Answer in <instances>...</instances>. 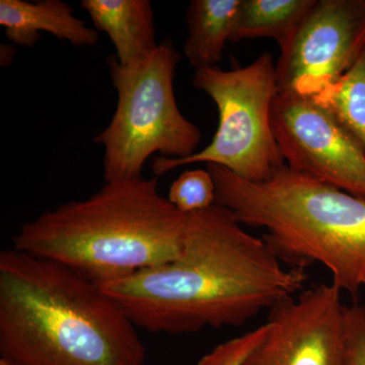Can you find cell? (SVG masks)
I'll list each match as a JSON object with an SVG mask.
<instances>
[{
    "instance_id": "obj_1",
    "label": "cell",
    "mask_w": 365,
    "mask_h": 365,
    "mask_svg": "<svg viewBox=\"0 0 365 365\" xmlns=\"http://www.w3.org/2000/svg\"><path fill=\"white\" fill-rule=\"evenodd\" d=\"M307 280L306 270L284 267L263 239L215 204L188 215L176 258L98 287L137 328L181 335L244 326Z\"/></svg>"
},
{
    "instance_id": "obj_2",
    "label": "cell",
    "mask_w": 365,
    "mask_h": 365,
    "mask_svg": "<svg viewBox=\"0 0 365 365\" xmlns=\"http://www.w3.org/2000/svg\"><path fill=\"white\" fill-rule=\"evenodd\" d=\"M137 329L73 269L14 248L0 253V359L9 365H144Z\"/></svg>"
},
{
    "instance_id": "obj_3",
    "label": "cell",
    "mask_w": 365,
    "mask_h": 365,
    "mask_svg": "<svg viewBox=\"0 0 365 365\" xmlns=\"http://www.w3.org/2000/svg\"><path fill=\"white\" fill-rule=\"evenodd\" d=\"M187 220L160 195L157 177L106 182L88 198L24 223L13 248L63 264L101 285L176 258Z\"/></svg>"
},
{
    "instance_id": "obj_4",
    "label": "cell",
    "mask_w": 365,
    "mask_h": 365,
    "mask_svg": "<svg viewBox=\"0 0 365 365\" xmlns=\"http://www.w3.org/2000/svg\"><path fill=\"white\" fill-rule=\"evenodd\" d=\"M216 204L242 225L265 230L262 239L288 268L321 264L332 284L357 295L365 290V199L290 169L252 182L207 165Z\"/></svg>"
},
{
    "instance_id": "obj_5",
    "label": "cell",
    "mask_w": 365,
    "mask_h": 365,
    "mask_svg": "<svg viewBox=\"0 0 365 365\" xmlns=\"http://www.w3.org/2000/svg\"><path fill=\"white\" fill-rule=\"evenodd\" d=\"M180 58L172 43L165 41L133 66H121L114 56L108 60L117 107L110 124L95 138L105 148L106 182L143 177L153 153L186 158L198 151L202 133L182 116L175 97Z\"/></svg>"
},
{
    "instance_id": "obj_6",
    "label": "cell",
    "mask_w": 365,
    "mask_h": 365,
    "mask_svg": "<svg viewBox=\"0 0 365 365\" xmlns=\"http://www.w3.org/2000/svg\"><path fill=\"white\" fill-rule=\"evenodd\" d=\"M192 83L217 107V130L211 143L191 157L155 158L151 165L155 177L184 165L205 163L225 168L242 179L263 182L285 165L271 124L278 86L270 53L232 71L217 66L199 69Z\"/></svg>"
},
{
    "instance_id": "obj_7",
    "label": "cell",
    "mask_w": 365,
    "mask_h": 365,
    "mask_svg": "<svg viewBox=\"0 0 365 365\" xmlns=\"http://www.w3.org/2000/svg\"><path fill=\"white\" fill-rule=\"evenodd\" d=\"M271 124L287 167L365 199V151L332 113L312 98L278 91Z\"/></svg>"
},
{
    "instance_id": "obj_8",
    "label": "cell",
    "mask_w": 365,
    "mask_h": 365,
    "mask_svg": "<svg viewBox=\"0 0 365 365\" xmlns=\"http://www.w3.org/2000/svg\"><path fill=\"white\" fill-rule=\"evenodd\" d=\"M365 47V0H317L276 62L278 91L314 97L351 68Z\"/></svg>"
},
{
    "instance_id": "obj_9",
    "label": "cell",
    "mask_w": 365,
    "mask_h": 365,
    "mask_svg": "<svg viewBox=\"0 0 365 365\" xmlns=\"http://www.w3.org/2000/svg\"><path fill=\"white\" fill-rule=\"evenodd\" d=\"M268 331L245 365H344L345 304L332 283L269 309Z\"/></svg>"
},
{
    "instance_id": "obj_10",
    "label": "cell",
    "mask_w": 365,
    "mask_h": 365,
    "mask_svg": "<svg viewBox=\"0 0 365 365\" xmlns=\"http://www.w3.org/2000/svg\"><path fill=\"white\" fill-rule=\"evenodd\" d=\"M0 25L7 39L25 47L35 45L40 32L78 47L96 45L98 40L97 30L76 18L72 7L61 0H0Z\"/></svg>"
},
{
    "instance_id": "obj_11",
    "label": "cell",
    "mask_w": 365,
    "mask_h": 365,
    "mask_svg": "<svg viewBox=\"0 0 365 365\" xmlns=\"http://www.w3.org/2000/svg\"><path fill=\"white\" fill-rule=\"evenodd\" d=\"M98 30L109 36L121 66L138 63L158 48L150 0H83Z\"/></svg>"
},
{
    "instance_id": "obj_12",
    "label": "cell",
    "mask_w": 365,
    "mask_h": 365,
    "mask_svg": "<svg viewBox=\"0 0 365 365\" xmlns=\"http://www.w3.org/2000/svg\"><path fill=\"white\" fill-rule=\"evenodd\" d=\"M242 0H193L187 11L184 54L196 71L216 67L232 40Z\"/></svg>"
},
{
    "instance_id": "obj_13",
    "label": "cell",
    "mask_w": 365,
    "mask_h": 365,
    "mask_svg": "<svg viewBox=\"0 0 365 365\" xmlns=\"http://www.w3.org/2000/svg\"><path fill=\"white\" fill-rule=\"evenodd\" d=\"M317 0H242L230 42L270 38L287 44Z\"/></svg>"
},
{
    "instance_id": "obj_14",
    "label": "cell",
    "mask_w": 365,
    "mask_h": 365,
    "mask_svg": "<svg viewBox=\"0 0 365 365\" xmlns=\"http://www.w3.org/2000/svg\"><path fill=\"white\" fill-rule=\"evenodd\" d=\"M312 98L332 113L365 151V47L344 76Z\"/></svg>"
},
{
    "instance_id": "obj_15",
    "label": "cell",
    "mask_w": 365,
    "mask_h": 365,
    "mask_svg": "<svg viewBox=\"0 0 365 365\" xmlns=\"http://www.w3.org/2000/svg\"><path fill=\"white\" fill-rule=\"evenodd\" d=\"M170 202L185 215L205 210L216 204L215 182L207 170H190L173 182Z\"/></svg>"
},
{
    "instance_id": "obj_16",
    "label": "cell",
    "mask_w": 365,
    "mask_h": 365,
    "mask_svg": "<svg viewBox=\"0 0 365 365\" xmlns=\"http://www.w3.org/2000/svg\"><path fill=\"white\" fill-rule=\"evenodd\" d=\"M267 323L215 346L196 365H245L267 334Z\"/></svg>"
},
{
    "instance_id": "obj_17",
    "label": "cell",
    "mask_w": 365,
    "mask_h": 365,
    "mask_svg": "<svg viewBox=\"0 0 365 365\" xmlns=\"http://www.w3.org/2000/svg\"><path fill=\"white\" fill-rule=\"evenodd\" d=\"M344 365H365V306L345 304Z\"/></svg>"
},
{
    "instance_id": "obj_18",
    "label": "cell",
    "mask_w": 365,
    "mask_h": 365,
    "mask_svg": "<svg viewBox=\"0 0 365 365\" xmlns=\"http://www.w3.org/2000/svg\"><path fill=\"white\" fill-rule=\"evenodd\" d=\"M0 365H9L7 362L4 361V360L0 359Z\"/></svg>"
}]
</instances>
